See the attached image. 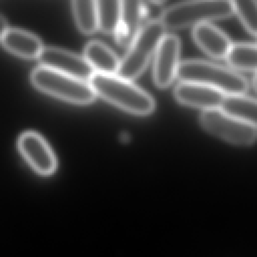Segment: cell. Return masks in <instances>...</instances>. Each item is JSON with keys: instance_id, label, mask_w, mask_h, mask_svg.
<instances>
[{"instance_id": "obj_1", "label": "cell", "mask_w": 257, "mask_h": 257, "mask_svg": "<svg viewBox=\"0 0 257 257\" xmlns=\"http://www.w3.org/2000/svg\"><path fill=\"white\" fill-rule=\"evenodd\" d=\"M88 83L95 94L130 113L148 115L155 109V100L148 92L117 75L94 72Z\"/></svg>"}, {"instance_id": "obj_2", "label": "cell", "mask_w": 257, "mask_h": 257, "mask_svg": "<svg viewBox=\"0 0 257 257\" xmlns=\"http://www.w3.org/2000/svg\"><path fill=\"white\" fill-rule=\"evenodd\" d=\"M177 77L181 81L200 83L215 88L225 95L244 94L249 88L248 80L242 74L204 60L181 62Z\"/></svg>"}, {"instance_id": "obj_3", "label": "cell", "mask_w": 257, "mask_h": 257, "mask_svg": "<svg viewBox=\"0 0 257 257\" xmlns=\"http://www.w3.org/2000/svg\"><path fill=\"white\" fill-rule=\"evenodd\" d=\"M234 13L233 1L200 0L174 4L166 8L160 21L166 29H180L191 25L225 19Z\"/></svg>"}, {"instance_id": "obj_4", "label": "cell", "mask_w": 257, "mask_h": 257, "mask_svg": "<svg viewBox=\"0 0 257 257\" xmlns=\"http://www.w3.org/2000/svg\"><path fill=\"white\" fill-rule=\"evenodd\" d=\"M166 35V28L159 20H152L142 26L138 35L128 46L123 58L119 61L117 76L133 80L147 67L151 58Z\"/></svg>"}, {"instance_id": "obj_5", "label": "cell", "mask_w": 257, "mask_h": 257, "mask_svg": "<svg viewBox=\"0 0 257 257\" xmlns=\"http://www.w3.org/2000/svg\"><path fill=\"white\" fill-rule=\"evenodd\" d=\"M31 82L45 93L76 104L90 103L96 96L87 81L71 77L44 66H39L32 71Z\"/></svg>"}, {"instance_id": "obj_6", "label": "cell", "mask_w": 257, "mask_h": 257, "mask_svg": "<svg viewBox=\"0 0 257 257\" xmlns=\"http://www.w3.org/2000/svg\"><path fill=\"white\" fill-rule=\"evenodd\" d=\"M200 124L209 134L235 146H251L257 140V128L245 123L220 108L203 110Z\"/></svg>"}, {"instance_id": "obj_7", "label": "cell", "mask_w": 257, "mask_h": 257, "mask_svg": "<svg viewBox=\"0 0 257 257\" xmlns=\"http://www.w3.org/2000/svg\"><path fill=\"white\" fill-rule=\"evenodd\" d=\"M153 78L160 88L168 87L177 76L180 65V39L175 34H166L155 53Z\"/></svg>"}, {"instance_id": "obj_8", "label": "cell", "mask_w": 257, "mask_h": 257, "mask_svg": "<svg viewBox=\"0 0 257 257\" xmlns=\"http://www.w3.org/2000/svg\"><path fill=\"white\" fill-rule=\"evenodd\" d=\"M38 60L41 66L83 81H89L94 74V70L84 57L60 48L44 47Z\"/></svg>"}, {"instance_id": "obj_9", "label": "cell", "mask_w": 257, "mask_h": 257, "mask_svg": "<svg viewBox=\"0 0 257 257\" xmlns=\"http://www.w3.org/2000/svg\"><path fill=\"white\" fill-rule=\"evenodd\" d=\"M18 149L28 164L39 174L47 176L56 169V158L45 142L35 132H26L18 140Z\"/></svg>"}, {"instance_id": "obj_10", "label": "cell", "mask_w": 257, "mask_h": 257, "mask_svg": "<svg viewBox=\"0 0 257 257\" xmlns=\"http://www.w3.org/2000/svg\"><path fill=\"white\" fill-rule=\"evenodd\" d=\"M174 95L180 103L204 110L220 108L225 97L223 92L215 88L185 81L180 82L175 87Z\"/></svg>"}, {"instance_id": "obj_11", "label": "cell", "mask_w": 257, "mask_h": 257, "mask_svg": "<svg viewBox=\"0 0 257 257\" xmlns=\"http://www.w3.org/2000/svg\"><path fill=\"white\" fill-rule=\"evenodd\" d=\"M192 35L195 43L206 54L216 59L226 58L232 46L229 37L210 23L194 26Z\"/></svg>"}, {"instance_id": "obj_12", "label": "cell", "mask_w": 257, "mask_h": 257, "mask_svg": "<svg viewBox=\"0 0 257 257\" xmlns=\"http://www.w3.org/2000/svg\"><path fill=\"white\" fill-rule=\"evenodd\" d=\"M144 3L135 0L121 1V14L115 31V40L121 47L128 48L142 28V18L145 15Z\"/></svg>"}, {"instance_id": "obj_13", "label": "cell", "mask_w": 257, "mask_h": 257, "mask_svg": "<svg viewBox=\"0 0 257 257\" xmlns=\"http://www.w3.org/2000/svg\"><path fill=\"white\" fill-rule=\"evenodd\" d=\"M0 41L6 50L28 59L38 58L44 48L37 36L16 28H8Z\"/></svg>"}, {"instance_id": "obj_14", "label": "cell", "mask_w": 257, "mask_h": 257, "mask_svg": "<svg viewBox=\"0 0 257 257\" xmlns=\"http://www.w3.org/2000/svg\"><path fill=\"white\" fill-rule=\"evenodd\" d=\"M84 59L95 73L114 75L119 66V60L114 52L99 41H90L86 44Z\"/></svg>"}, {"instance_id": "obj_15", "label": "cell", "mask_w": 257, "mask_h": 257, "mask_svg": "<svg viewBox=\"0 0 257 257\" xmlns=\"http://www.w3.org/2000/svg\"><path fill=\"white\" fill-rule=\"evenodd\" d=\"M220 109L257 128V99L244 94L225 95Z\"/></svg>"}, {"instance_id": "obj_16", "label": "cell", "mask_w": 257, "mask_h": 257, "mask_svg": "<svg viewBox=\"0 0 257 257\" xmlns=\"http://www.w3.org/2000/svg\"><path fill=\"white\" fill-rule=\"evenodd\" d=\"M226 60L231 67L237 70L257 72V45L247 43L232 44Z\"/></svg>"}, {"instance_id": "obj_17", "label": "cell", "mask_w": 257, "mask_h": 257, "mask_svg": "<svg viewBox=\"0 0 257 257\" xmlns=\"http://www.w3.org/2000/svg\"><path fill=\"white\" fill-rule=\"evenodd\" d=\"M97 24L103 33H115L121 14V1L99 0L96 1Z\"/></svg>"}, {"instance_id": "obj_18", "label": "cell", "mask_w": 257, "mask_h": 257, "mask_svg": "<svg viewBox=\"0 0 257 257\" xmlns=\"http://www.w3.org/2000/svg\"><path fill=\"white\" fill-rule=\"evenodd\" d=\"M72 9L76 24L81 32L91 34L98 28L96 1L74 0Z\"/></svg>"}, {"instance_id": "obj_19", "label": "cell", "mask_w": 257, "mask_h": 257, "mask_svg": "<svg viewBox=\"0 0 257 257\" xmlns=\"http://www.w3.org/2000/svg\"><path fill=\"white\" fill-rule=\"evenodd\" d=\"M234 12L239 17L247 31L257 36V1L237 0L233 1Z\"/></svg>"}, {"instance_id": "obj_20", "label": "cell", "mask_w": 257, "mask_h": 257, "mask_svg": "<svg viewBox=\"0 0 257 257\" xmlns=\"http://www.w3.org/2000/svg\"><path fill=\"white\" fill-rule=\"evenodd\" d=\"M8 27H7V24H6V21L4 20V18L0 15V40L2 39L3 35L5 34V32L7 31Z\"/></svg>"}, {"instance_id": "obj_21", "label": "cell", "mask_w": 257, "mask_h": 257, "mask_svg": "<svg viewBox=\"0 0 257 257\" xmlns=\"http://www.w3.org/2000/svg\"><path fill=\"white\" fill-rule=\"evenodd\" d=\"M253 87H254L255 91L257 92V72H256V75H255V77L253 79Z\"/></svg>"}]
</instances>
